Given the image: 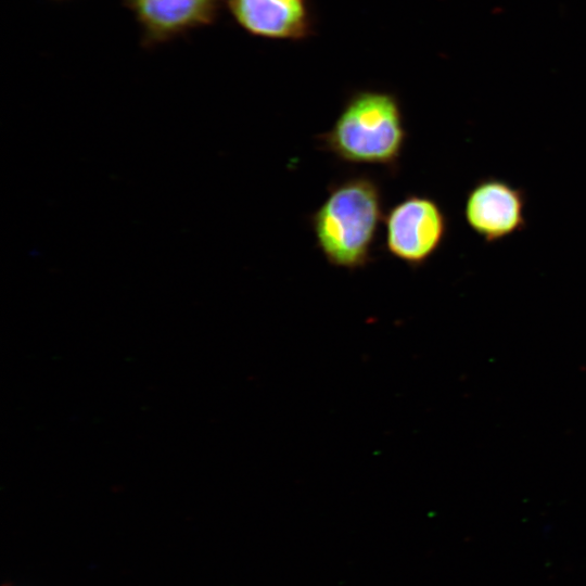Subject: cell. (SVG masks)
Returning a JSON list of instances; mask_svg holds the SVG:
<instances>
[{"label":"cell","instance_id":"obj_1","mask_svg":"<svg viewBox=\"0 0 586 586\" xmlns=\"http://www.w3.org/2000/svg\"><path fill=\"white\" fill-rule=\"evenodd\" d=\"M327 193L308 217L319 251L333 267L351 271L367 267L384 219L379 182L355 175L330 184Z\"/></svg>","mask_w":586,"mask_h":586},{"label":"cell","instance_id":"obj_2","mask_svg":"<svg viewBox=\"0 0 586 586\" xmlns=\"http://www.w3.org/2000/svg\"><path fill=\"white\" fill-rule=\"evenodd\" d=\"M316 138L321 150L341 162L378 165L395 174L407 140L400 101L391 91L356 90L330 129Z\"/></svg>","mask_w":586,"mask_h":586},{"label":"cell","instance_id":"obj_3","mask_svg":"<svg viewBox=\"0 0 586 586\" xmlns=\"http://www.w3.org/2000/svg\"><path fill=\"white\" fill-rule=\"evenodd\" d=\"M383 222L385 250L412 269L424 266L448 233L446 213L428 195L405 196L390 208Z\"/></svg>","mask_w":586,"mask_h":586},{"label":"cell","instance_id":"obj_4","mask_svg":"<svg viewBox=\"0 0 586 586\" xmlns=\"http://www.w3.org/2000/svg\"><path fill=\"white\" fill-rule=\"evenodd\" d=\"M526 194L498 177L479 179L467 192L463 217L485 243L505 240L526 227Z\"/></svg>","mask_w":586,"mask_h":586},{"label":"cell","instance_id":"obj_5","mask_svg":"<svg viewBox=\"0 0 586 586\" xmlns=\"http://www.w3.org/2000/svg\"><path fill=\"white\" fill-rule=\"evenodd\" d=\"M141 33L140 44L153 49L218 20L224 0H120Z\"/></svg>","mask_w":586,"mask_h":586},{"label":"cell","instance_id":"obj_6","mask_svg":"<svg viewBox=\"0 0 586 586\" xmlns=\"http://www.w3.org/2000/svg\"><path fill=\"white\" fill-rule=\"evenodd\" d=\"M246 34L270 40L302 41L315 34L311 0H224Z\"/></svg>","mask_w":586,"mask_h":586},{"label":"cell","instance_id":"obj_7","mask_svg":"<svg viewBox=\"0 0 586 586\" xmlns=\"http://www.w3.org/2000/svg\"><path fill=\"white\" fill-rule=\"evenodd\" d=\"M54 1H63V0H54Z\"/></svg>","mask_w":586,"mask_h":586}]
</instances>
